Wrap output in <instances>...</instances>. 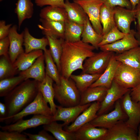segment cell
<instances>
[{
    "instance_id": "cell-1",
    "label": "cell",
    "mask_w": 140,
    "mask_h": 140,
    "mask_svg": "<svg viewBox=\"0 0 140 140\" xmlns=\"http://www.w3.org/2000/svg\"><path fill=\"white\" fill-rule=\"evenodd\" d=\"M95 48L81 40L75 42H70L65 40L60 60L61 75L70 78L72 73L77 69L82 70L83 61L95 53Z\"/></svg>"
},
{
    "instance_id": "cell-2",
    "label": "cell",
    "mask_w": 140,
    "mask_h": 140,
    "mask_svg": "<svg viewBox=\"0 0 140 140\" xmlns=\"http://www.w3.org/2000/svg\"><path fill=\"white\" fill-rule=\"evenodd\" d=\"M39 82L34 79L25 80L4 97L5 117L18 113L34 100L39 92Z\"/></svg>"
},
{
    "instance_id": "cell-3",
    "label": "cell",
    "mask_w": 140,
    "mask_h": 140,
    "mask_svg": "<svg viewBox=\"0 0 140 140\" xmlns=\"http://www.w3.org/2000/svg\"><path fill=\"white\" fill-rule=\"evenodd\" d=\"M53 86L54 98L61 106L69 107L79 104L81 92L71 78H67L61 75L60 84L55 83Z\"/></svg>"
},
{
    "instance_id": "cell-4",
    "label": "cell",
    "mask_w": 140,
    "mask_h": 140,
    "mask_svg": "<svg viewBox=\"0 0 140 140\" xmlns=\"http://www.w3.org/2000/svg\"><path fill=\"white\" fill-rule=\"evenodd\" d=\"M47 103L41 93L39 91L34 100L20 112L10 117L0 118V122L8 125L14 123L29 115L41 114L52 116L53 115L51 109Z\"/></svg>"
},
{
    "instance_id": "cell-5",
    "label": "cell",
    "mask_w": 140,
    "mask_h": 140,
    "mask_svg": "<svg viewBox=\"0 0 140 140\" xmlns=\"http://www.w3.org/2000/svg\"><path fill=\"white\" fill-rule=\"evenodd\" d=\"M114 80L123 88H133L140 83V69L119 62Z\"/></svg>"
},
{
    "instance_id": "cell-6",
    "label": "cell",
    "mask_w": 140,
    "mask_h": 140,
    "mask_svg": "<svg viewBox=\"0 0 140 140\" xmlns=\"http://www.w3.org/2000/svg\"><path fill=\"white\" fill-rule=\"evenodd\" d=\"M114 54L113 52L103 51L95 53L85 60L81 73L102 74L107 67Z\"/></svg>"
},
{
    "instance_id": "cell-7",
    "label": "cell",
    "mask_w": 140,
    "mask_h": 140,
    "mask_svg": "<svg viewBox=\"0 0 140 140\" xmlns=\"http://www.w3.org/2000/svg\"><path fill=\"white\" fill-rule=\"evenodd\" d=\"M115 103L114 109L112 111L98 115L89 123L95 127L108 129L119 121L127 120L128 116L122 108L121 102L118 100Z\"/></svg>"
},
{
    "instance_id": "cell-8",
    "label": "cell",
    "mask_w": 140,
    "mask_h": 140,
    "mask_svg": "<svg viewBox=\"0 0 140 140\" xmlns=\"http://www.w3.org/2000/svg\"><path fill=\"white\" fill-rule=\"evenodd\" d=\"M52 116L35 115L29 119L24 120L22 119L13 123L0 126V128L2 131H14L21 133L27 129L48 123L52 121Z\"/></svg>"
},
{
    "instance_id": "cell-9",
    "label": "cell",
    "mask_w": 140,
    "mask_h": 140,
    "mask_svg": "<svg viewBox=\"0 0 140 140\" xmlns=\"http://www.w3.org/2000/svg\"><path fill=\"white\" fill-rule=\"evenodd\" d=\"M83 8L95 31L102 35V27L100 20V9L103 3L99 0H74Z\"/></svg>"
},
{
    "instance_id": "cell-10",
    "label": "cell",
    "mask_w": 140,
    "mask_h": 140,
    "mask_svg": "<svg viewBox=\"0 0 140 140\" xmlns=\"http://www.w3.org/2000/svg\"><path fill=\"white\" fill-rule=\"evenodd\" d=\"M130 90L123 97L121 102L123 109L128 116L125 122L129 126L138 131L140 124V101L135 102L131 99Z\"/></svg>"
},
{
    "instance_id": "cell-11",
    "label": "cell",
    "mask_w": 140,
    "mask_h": 140,
    "mask_svg": "<svg viewBox=\"0 0 140 140\" xmlns=\"http://www.w3.org/2000/svg\"><path fill=\"white\" fill-rule=\"evenodd\" d=\"M137 132L125 121H121L107 129L103 140H137Z\"/></svg>"
},
{
    "instance_id": "cell-12",
    "label": "cell",
    "mask_w": 140,
    "mask_h": 140,
    "mask_svg": "<svg viewBox=\"0 0 140 140\" xmlns=\"http://www.w3.org/2000/svg\"><path fill=\"white\" fill-rule=\"evenodd\" d=\"M130 89L123 87L114 80L110 87L108 89L104 99L101 103L97 113V115L106 113L117 100Z\"/></svg>"
},
{
    "instance_id": "cell-13",
    "label": "cell",
    "mask_w": 140,
    "mask_h": 140,
    "mask_svg": "<svg viewBox=\"0 0 140 140\" xmlns=\"http://www.w3.org/2000/svg\"><path fill=\"white\" fill-rule=\"evenodd\" d=\"M89 103L84 105L69 107L61 106H57V111L52 116V121H61L64 122L65 127L73 122L77 117L91 104Z\"/></svg>"
},
{
    "instance_id": "cell-14",
    "label": "cell",
    "mask_w": 140,
    "mask_h": 140,
    "mask_svg": "<svg viewBox=\"0 0 140 140\" xmlns=\"http://www.w3.org/2000/svg\"><path fill=\"white\" fill-rule=\"evenodd\" d=\"M136 32L131 30L122 39L111 44L101 46L99 47L103 51H112L120 54L139 46L135 37Z\"/></svg>"
},
{
    "instance_id": "cell-15",
    "label": "cell",
    "mask_w": 140,
    "mask_h": 140,
    "mask_svg": "<svg viewBox=\"0 0 140 140\" xmlns=\"http://www.w3.org/2000/svg\"><path fill=\"white\" fill-rule=\"evenodd\" d=\"M136 13V9L132 10L119 6L115 7L114 19L119 30L125 34L129 33L131 23L135 20Z\"/></svg>"
},
{
    "instance_id": "cell-16",
    "label": "cell",
    "mask_w": 140,
    "mask_h": 140,
    "mask_svg": "<svg viewBox=\"0 0 140 140\" xmlns=\"http://www.w3.org/2000/svg\"><path fill=\"white\" fill-rule=\"evenodd\" d=\"M100 104V102L97 101L91 103L71 124L65 126L64 130L74 132L83 125L90 122L98 116L97 113Z\"/></svg>"
},
{
    "instance_id": "cell-17",
    "label": "cell",
    "mask_w": 140,
    "mask_h": 140,
    "mask_svg": "<svg viewBox=\"0 0 140 140\" xmlns=\"http://www.w3.org/2000/svg\"><path fill=\"white\" fill-rule=\"evenodd\" d=\"M17 29V25L12 26L8 36L10 41L9 56L13 64L19 55L25 52L23 47L24 41L23 32L19 33Z\"/></svg>"
},
{
    "instance_id": "cell-18",
    "label": "cell",
    "mask_w": 140,
    "mask_h": 140,
    "mask_svg": "<svg viewBox=\"0 0 140 140\" xmlns=\"http://www.w3.org/2000/svg\"><path fill=\"white\" fill-rule=\"evenodd\" d=\"M107 131V129L97 128L89 122L74 132L76 140H103Z\"/></svg>"
},
{
    "instance_id": "cell-19",
    "label": "cell",
    "mask_w": 140,
    "mask_h": 140,
    "mask_svg": "<svg viewBox=\"0 0 140 140\" xmlns=\"http://www.w3.org/2000/svg\"><path fill=\"white\" fill-rule=\"evenodd\" d=\"M44 61L43 54L39 57L29 68L20 72L19 75L24 77L25 80L32 78L39 82L42 81L46 74Z\"/></svg>"
},
{
    "instance_id": "cell-20",
    "label": "cell",
    "mask_w": 140,
    "mask_h": 140,
    "mask_svg": "<svg viewBox=\"0 0 140 140\" xmlns=\"http://www.w3.org/2000/svg\"><path fill=\"white\" fill-rule=\"evenodd\" d=\"M53 82V80L46 74L43 81L39 82L38 86L39 91L46 102L49 104L53 115L56 113L57 106L54 102L55 92Z\"/></svg>"
},
{
    "instance_id": "cell-21",
    "label": "cell",
    "mask_w": 140,
    "mask_h": 140,
    "mask_svg": "<svg viewBox=\"0 0 140 140\" xmlns=\"http://www.w3.org/2000/svg\"><path fill=\"white\" fill-rule=\"evenodd\" d=\"M119 63V62L115 59V55L114 54L104 71L90 87L103 86L109 88L114 80L116 68Z\"/></svg>"
},
{
    "instance_id": "cell-22",
    "label": "cell",
    "mask_w": 140,
    "mask_h": 140,
    "mask_svg": "<svg viewBox=\"0 0 140 140\" xmlns=\"http://www.w3.org/2000/svg\"><path fill=\"white\" fill-rule=\"evenodd\" d=\"M41 25H38V27L41 30L43 34L49 35L57 38L64 39L65 23L47 20L40 18Z\"/></svg>"
},
{
    "instance_id": "cell-23",
    "label": "cell",
    "mask_w": 140,
    "mask_h": 140,
    "mask_svg": "<svg viewBox=\"0 0 140 140\" xmlns=\"http://www.w3.org/2000/svg\"><path fill=\"white\" fill-rule=\"evenodd\" d=\"M108 89L103 86L88 87L81 93L79 105H84L95 101L101 102L106 96Z\"/></svg>"
},
{
    "instance_id": "cell-24",
    "label": "cell",
    "mask_w": 140,
    "mask_h": 140,
    "mask_svg": "<svg viewBox=\"0 0 140 140\" xmlns=\"http://www.w3.org/2000/svg\"><path fill=\"white\" fill-rule=\"evenodd\" d=\"M24 41L23 45L25 47V52L28 53L33 51L40 50L44 51L47 48L49 43L47 38H36L30 33L29 29L25 27L23 31Z\"/></svg>"
},
{
    "instance_id": "cell-25",
    "label": "cell",
    "mask_w": 140,
    "mask_h": 140,
    "mask_svg": "<svg viewBox=\"0 0 140 140\" xmlns=\"http://www.w3.org/2000/svg\"><path fill=\"white\" fill-rule=\"evenodd\" d=\"M40 18L47 20L65 22L69 19L64 8L48 5L40 10Z\"/></svg>"
},
{
    "instance_id": "cell-26",
    "label": "cell",
    "mask_w": 140,
    "mask_h": 140,
    "mask_svg": "<svg viewBox=\"0 0 140 140\" xmlns=\"http://www.w3.org/2000/svg\"><path fill=\"white\" fill-rule=\"evenodd\" d=\"M118 61L135 68L140 69V46L115 55Z\"/></svg>"
},
{
    "instance_id": "cell-27",
    "label": "cell",
    "mask_w": 140,
    "mask_h": 140,
    "mask_svg": "<svg viewBox=\"0 0 140 140\" xmlns=\"http://www.w3.org/2000/svg\"><path fill=\"white\" fill-rule=\"evenodd\" d=\"M15 12L18 20V29L20 30L23 22L32 17L34 12L33 4L31 0H18Z\"/></svg>"
},
{
    "instance_id": "cell-28",
    "label": "cell",
    "mask_w": 140,
    "mask_h": 140,
    "mask_svg": "<svg viewBox=\"0 0 140 140\" xmlns=\"http://www.w3.org/2000/svg\"><path fill=\"white\" fill-rule=\"evenodd\" d=\"M64 124H59L57 121H51L48 124L43 125V129L51 132L55 139L58 140H76L74 132H69L63 128Z\"/></svg>"
},
{
    "instance_id": "cell-29",
    "label": "cell",
    "mask_w": 140,
    "mask_h": 140,
    "mask_svg": "<svg viewBox=\"0 0 140 140\" xmlns=\"http://www.w3.org/2000/svg\"><path fill=\"white\" fill-rule=\"evenodd\" d=\"M81 40L83 42L90 44L96 50L102 38V36L97 33L93 28L88 16L84 23Z\"/></svg>"
},
{
    "instance_id": "cell-30",
    "label": "cell",
    "mask_w": 140,
    "mask_h": 140,
    "mask_svg": "<svg viewBox=\"0 0 140 140\" xmlns=\"http://www.w3.org/2000/svg\"><path fill=\"white\" fill-rule=\"evenodd\" d=\"M44 54L43 51L37 50L28 53L24 52L19 55L15 62L14 66L19 72L25 71L30 67L36 60Z\"/></svg>"
},
{
    "instance_id": "cell-31",
    "label": "cell",
    "mask_w": 140,
    "mask_h": 140,
    "mask_svg": "<svg viewBox=\"0 0 140 140\" xmlns=\"http://www.w3.org/2000/svg\"><path fill=\"white\" fill-rule=\"evenodd\" d=\"M65 3L64 8L69 20L79 24H84L88 16L82 7L76 3L74 2L71 3L68 0H66Z\"/></svg>"
},
{
    "instance_id": "cell-32",
    "label": "cell",
    "mask_w": 140,
    "mask_h": 140,
    "mask_svg": "<svg viewBox=\"0 0 140 140\" xmlns=\"http://www.w3.org/2000/svg\"><path fill=\"white\" fill-rule=\"evenodd\" d=\"M114 8L103 4L101 6L100 20L102 27V36L116 26L114 19Z\"/></svg>"
},
{
    "instance_id": "cell-33",
    "label": "cell",
    "mask_w": 140,
    "mask_h": 140,
    "mask_svg": "<svg viewBox=\"0 0 140 140\" xmlns=\"http://www.w3.org/2000/svg\"><path fill=\"white\" fill-rule=\"evenodd\" d=\"M48 41L49 50L51 56L59 72L60 71V60L63 50V44L65 40L62 38L58 39L52 36L46 35Z\"/></svg>"
},
{
    "instance_id": "cell-34",
    "label": "cell",
    "mask_w": 140,
    "mask_h": 140,
    "mask_svg": "<svg viewBox=\"0 0 140 140\" xmlns=\"http://www.w3.org/2000/svg\"><path fill=\"white\" fill-rule=\"evenodd\" d=\"M84 24H81L68 20L65 22L64 40L75 42L81 40Z\"/></svg>"
},
{
    "instance_id": "cell-35",
    "label": "cell",
    "mask_w": 140,
    "mask_h": 140,
    "mask_svg": "<svg viewBox=\"0 0 140 140\" xmlns=\"http://www.w3.org/2000/svg\"><path fill=\"white\" fill-rule=\"evenodd\" d=\"M102 74L81 73L79 75L72 74L70 78L74 82L78 90L81 93L89 87L99 78Z\"/></svg>"
},
{
    "instance_id": "cell-36",
    "label": "cell",
    "mask_w": 140,
    "mask_h": 140,
    "mask_svg": "<svg viewBox=\"0 0 140 140\" xmlns=\"http://www.w3.org/2000/svg\"><path fill=\"white\" fill-rule=\"evenodd\" d=\"M45 61L46 64V74L59 85L60 83L61 75L57 66L51 56L49 49H46L44 51Z\"/></svg>"
},
{
    "instance_id": "cell-37",
    "label": "cell",
    "mask_w": 140,
    "mask_h": 140,
    "mask_svg": "<svg viewBox=\"0 0 140 140\" xmlns=\"http://www.w3.org/2000/svg\"><path fill=\"white\" fill-rule=\"evenodd\" d=\"M25 80V78L20 75L0 80V96H6Z\"/></svg>"
},
{
    "instance_id": "cell-38",
    "label": "cell",
    "mask_w": 140,
    "mask_h": 140,
    "mask_svg": "<svg viewBox=\"0 0 140 140\" xmlns=\"http://www.w3.org/2000/svg\"><path fill=\"white\" fill-rule=\"evenodd\" d=\"M19 72L13 65L8 56L0 58V80L15 76Z\"/></svg>"
},
{
    "instance_id": "cell-39",
    "label": "cell",
    "mask_w": 140,
    "mask_h": 140,
    "mask_svg": "<svg viewBox=\"0 0 140 140\" xmlns=\"http://www.w3.org/2000/svg\"><path fill=\"white\" fill-rule=\"evenodd\" d=\"M127 34L121 31L116 26L102 36V40L99 44V47L115 42L123 38Z\"/></svg>"
},
{
    "instance_id": "cell-40",
    "label": "cell",
    "mask_w": 140,
    "mask_h": 140,
    "mask_svg": "<svg viewBox=\"0 0 140 140\" xmlns=\"http://www.w3.org/2000/svg\"><path fill=\"white\" fill-rule=\"evenodd\" d=\"M25 134L16 131H0V140H29Z\"/></svg>"
},
{
    "instance_id": "cell-41",
    "label": "cell",
    "mask_w": 140,
    "mask_h": 140,
    "mask_svg": "<svg viewBox=\"0 0 140 140\" xmlns=\"http://www.w3.org/2000/svg\"><path fill=\"white\" fill-rule=\"evenodd\" d=\"M103 4L106 6L114 8L118 6L127 9L132 10L131 4L128 0H99Z\"/></svg>"
},
{
    "instance_id": "cell-42",
    "label": "cell",
    "mask_w": 140,
    "mask_h": 140,
    "mask_svg": "<svg viewBox=\"0 0 140 140\" xmlns=\"http://www.w3.org/2000/svg\"><path fill=\"white\" fill-rule=\"evenodd\" d=\"M44 130L40 131L37 134H32L25 132L29 140H55L54 136L50 135Z\"/></svg>"
},
{
    "instance_id": "cell-43",
    "label": "cell",
    "mask_w": 140,
    "mask_h": 140,
    "mask_svg": "<svg viewBox=\"0 0 140 140\" xmlns=\"http://www.w3.org/2000/svg\"><path fill=\"white\" fill-rule=\"evenodd\" d=\"M34 2L36 5L40 7L51 5L65 8L64 0H35Z\"/></svg>"
},
{
    "instance_id": "cell-44",
    "label": "cell",
    "mask_w": 140,
    "mask_h": 140,
    "mask_svg": "<svg viewBox=\"0 0 140 140\" xmlns=\"http://www.w3.org/2000/svg\"><path fill=\"white\" fill-rule=\"evenodd\" d=\"M10 41L8 37L0 39V55L9 56Z\"/></svg>"
},
{
    "instance_id": "cell-45",
    "label": "cell",
    "mask_w": 140,
    "mask_h": 140,
    "mask_svg": "<svg viewBox=\"0 0 140 140\" xmlns=\"http://www.w3.org/2000/svg\"><path fill=\"white\" fill-rule=\"evenodd\" d=\"M12 25L11 24L6 25L4 20H0V39L8 36Z\"/></svg>"
},
{
    "instance_id": "cell-46",
    "label": "cell",
    "mask_w": 140,
    "mask_h": 140,
    "mask_svg": "<svg viewBox=\"0 0 140 140\" xmlns=\"http://www.w3.org/2000/svg\"><path fill=\"white\" fill-rule=\"evenodd\" d=\"M130 95L133 101L136 102L140 101V83L131 89Z\"/></svg>"
},
{
    "instance_id": "cell-47",
    "label": "cell",
    "mask_w": 140,
    "mask_h": 140,
    "mask_svg": "<svg viewBox=\"0 0 140 140\" xmlns=\"http://www.w3.org/2000/svg\"><path fill=\"white\" fill-rule=\"evenodd\" d=\"M136 18L137 20L136 27L137 30V32L140 34V4L138 5L136 8Z\"/></svg>"
},
{
    "instance_id": "cell-48",
    "label": "cell",
    "mask_w": 140,
    "mask_h": 140,
    "mask_svg": "<svg viewBox=\"0 0 140 140\" xmlns=\"http://www.w3.org/2000/svg\"><path fill=\"white\" fill-rule=\"evenodd\" d=\"M6 107L5 104L0 102V118L6 117Z\"/></svg>"
},
{
    "instance_id": "cell-49",
    "label": "cell",
    "mask_w": 140,
    "mask_h": 140,
    "mask_svg": "<svg viewBox=\"0 0 140 140\" xmlns=\"http://www.w3.org/2000/svg\"><path fill=\"white\" fill-rule=\"evenodd\" d=\"M132 6V10H135L136 6L140 4V0H129Z\"/></svg>"
},
{
    "instance_id": "cell-50",
    "label": "cell",
    "mask_w": 140,
    "mask_h": 140,
    "mask_svg": "<svg viewBox=\"0 0 140 140\" xmlns=\"http://www.w3.org/2000/svg\"><path fill=\"white\" fill-rule=\"evenodd\" d=\"M135 37L137 40L139 46H140V34L136 32Z\"/></svg>"
},
{
    "instance_id": "cell-51",
    "label": "cell",
    "mask_w": 140,
    "mask_h": 140,
    "mask_svg": "<svg viewBox=\"0 0 140 140\" xmlns=\"http://www.w3.org/2000/svg\"><path fill=\"white\" fill-rule=\"evenodd\" d=\"M137 139V140H140V124L138 128Z\"/></svg>"
},
{
    "instance_id": "cell-52",
    "label": "cell",
    "mask_w": 140,
    "mask_h": 140,
    "mask_svg": "<svg viewBox=\"0 0 140 140\" xmlns=\"http://www.w3.org/2000/svg\"><path fill=\"white\" fill-rule=\"evenodd\" d=\"M3 0H0V2L2 1Z\"/></svg>"
},
{
    "instance_id": "cell-53",
    "label": "cell",
    "mask_w": 140,
    "mask_h": 140,
    "mask_svg": "<svg viewBox=\"0 0 140 140\" xmlns=\"http://www.w3.org/2000/svg\"></svg>"
}]
</instances>
